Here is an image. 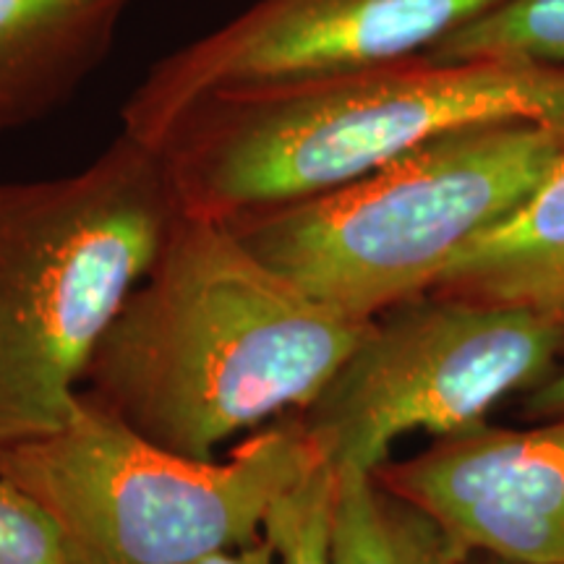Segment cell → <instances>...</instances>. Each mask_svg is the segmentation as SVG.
<instances>
[{
	"label": "cell",
	"mask_w": 564,
	"mask_h": 564,
	"mask_svg": "<svg viewBox=\"0 0 564 564\" xmlns=\"http://www.w3.org/2000/svg\"><path fill=\"white\" fill-rule=\"evenodd\" d=\"M369 322L322 306L228 223L183 215L97 343L82 394L192 460L306 411Z\"/></svg>",
	"instance_id": "obj_1"
},
{
	"label": "cell",
	"mask_w": 564,
	"mask_h": 564,
	"mask_svg": "<svg viewBox=\"0 0 564 564\" xmlns=\"http://www.w3.org/2000/svg\"><path fill=\"white\" fill-rule=\"evenodd\" d=\"M494 121L564 129V68L432 61L212 95L160 141L186 215L236 220L333 194L442 133Z\"/></svg>",
	"instance_id": "obj_2"
},
{
	"label": "cell",
	"mask_w": 564,
	"mask_h": 564,
	"mask_svg": "<svg viewBox=\"0 0 564 564\" xmlns=\"http://www.w3.org/2000/svg\"><path fill=\"white\" fill-rule=\"evenodd\" d=\"M181 215L160 152L129 133L74 175L0 183V449L70 421L91 352Z\"/></svg>",
	"instance_id": "obj_3"
},
{
	"label": "cell",
	"mask_w": 564,
	"mask_h": 564,
	"mask_svg": "<svg viewBox=\"0 0 564 564\" xmlns=\"http://www.w3.org/2000/svg\"><path fill=\"white\" fill-rule=\"evenodd\" d=\"M562 162L564 129L476 123L333 194L228 225L299 291L369 322L432 291L465 246L523 207Z\"/></svg>",
	"instance_id": "obj_4"
},
{
	"label": "cell",
	"mask_w": 564,
	"mask_h": 564,
	"mask_svg": "<svg viewBox=\"0 0 564 564\" xmlns=\"http://www.w3.org/2000/svg\"><path fill=\"white\" fill-rule=\"evenodd\" d=\"M322 463L299 415L192 460L82 394L58 432L0 449V478L51 514L79 564H196L262 541L274 502Z\"/></svg>",
	"instance_id": "obj_5"
},
{
	"label": "cell",
	"mask_w": 564,
	"mask_h": 564,
	"mask_svg": "<svg viewBox=\"0 0 564 564\" xmlns=\"http://www.w3.org/2000/svg\"><path fill=\"white\" fill-rule=\"evenodd\" d=\"M562 352L564 312L429 291L373 316L319 398L295 415L337 476H373L403 434L476 426L505 394L546 382Z\"/></svg>",
	"instance_id": "obj_6"
},
{
	"label": "cell",
	"mask_w": 564,
	"mask_h": 564,
	"mask_svg": "<svg viewBox=\"0 0 564 564\" xmlns=\"http://www.w3.org/2000/svg\"><path fill=\"white\" fill-rule=\"evenodd\" d=\"M505 0H257L154 63L123 108V133L158 150L212 95L413 61Z\"/></svg>",
	"instance_id": "obj_7"
},
{
	"label": "cell",
	"mask_w": 564,
	"mask_h": 564,
	"mask_svg": "<svg viewBox=\"0 0 564 564\" xmlns=\"http://www.w3.org/2000/svg\"><path fill=\"white\" fill-rule=\"evenodd\" d=\"M377 484L426 514L465 560L564 564V421L476 423L384 463Z\"/></svg>",
	"instance_id": "obj_8"
},
{
	"label": "cell",
	"mask_w": 564,
	"mask_h": 564,
	"mask_svg": "<svg viewBox=\"0 0 564 564\" xmlns=\"http://www.w3.org/2000/svg\"><path fill=\"white\" fill-rule=\"evenodd\" d=\"M129 0H0V131L61 102L108 51Z\"/></svg>",
	"instance_id": "obj_9"
},
{
	"label": "cell",
	"mask_w": 564,
	"mask_h": 564,
	"mask_svg": "<svg viewBox=\"0 0 564 564\" xmlns=\"http://www.w3.org/2000/svg\"><path fill=\"white\" fill-rule=\"evenodd\" d=\"M432 291L564 312V162L523 207L465 246Z\"/></svg>",
	"instance_id": "obj_10"
},
{
	"label": "cell",
	"mask_w": 564,
	"mask_h": 564,
	"mask_svg": "<svg viewBox=\"0 0 564 564\" xmlns=\"http://www.w3.org/2000/svg\"><path fill=\"white\" fill-rule=\"evenodd\" d=\"M333 564H468L426 514L377 478L340 474L333 514Z\"/></svg>",
	"instance_id": "obj_11"
},
{
	"label": "cell",
	"mask_w": 564,
	"mask_h": 564,
	"mask_svg": "<svg viewBox=\"0 0 564 564\" xmlns=\"http://www.w3.org/2000/svg\"><path fill=\"white\" fill-rule=\"evenodd\" d=\"M426 58L564 68V0H505L442 40Z\"/></svg>",
	"instance_id": "obj_12"
},
{
	"label": "cell",
	"mask_w": 564,
	"mask_h": 564,
	"mask_svg": "<svg viewBox=\"0 0 564 564\" xmlns=\"http://www.w3.org/2000/svg\"><path fill=\"white\" fill-rule=\"evenodd\" d=\"M335 491L337 474L322 463L274 502L264 535L278 564H333Z\"/></svg>",
	"instance_id": "obj_13"
},
{
	"label": "cell",
	"mask_w": 564,
	"mask_h": 564,
	"mask_svg": "<svg viewBox=\"0 0 564 564\" xmlns=\"http://www.w3.org/2000/svg\"><path fill=\"white\" fill-rule=\"evenodd\" d=\"M0 564H79L51 514L3 478H0Z\"/></svg>",
	"instance_id": "obj_14"
},
{
	"label": "cell",
	"mask_w": 564,
	"mask_h": 564,
	"mask_svg": "<svg viewBox=\"0 0 564 564\" xmlns=\"http://www.w3.org/2000/svg\"><path fill=\"white\" fill-rule=\"evenodd\" d=\"M523 415L533 421H564V364L546 382L533 387L523 403Z\"/></svg>",
	"instance_id": "obj_15"
},
{
	"label": "cell",
	"mask_w": 564,
	"mask_h": 564,
	"mask_svg": "<svg viewBox=\"0 0 564 564\" xmlns=\"http://www.w3.org/2000/svg\"><path fill=\"white\" fill-rule=\"evenodd\" d=\"M196 564H278V556H274V546L270 544V539L264 535L257 544L232 549V552L209 556V560H202Z\"/></svg>",
	"instance_id": "obj_16"
},
{
	"label": "cell",
	"mask_w": 564,
	"mask_h": 564,
	"mask_svg": "<svg viewBox=\"0 0 564 564\" xmlns=\"http://www.w3.org/2000/svg\"><path fill=\"white\" fill-rule=\"evenodd\" d=\"M468 564H512V562H502V560H497V556H486V554H476V556H470V560H468Z\"/></svg>",
	"instance_id": "obj_17"
}]
</instances>
